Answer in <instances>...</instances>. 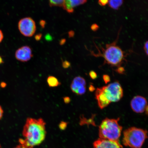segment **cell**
<instances>
[{"label":"cell","mask_w":148,"mask_h":148,"mask_svg":"<svg viewBox=\"0 0 148 148\" xmlns=\"http://www.w3.org/2000/svg\"><path fill=\"white\" fill-rule=\"evenodd\" d=\"M86 82L84 78L80 76L75 77L72 81L70 88L73 93L82 95L86 92Z\"/></svg>","instance_id":"obj_8"},{"label":"cell","mask_w":148,"mask_h":148,"mask_svg":"<svg viewBox=\"0 0 148 148\" xmlns=\"http://www.w3.org/2000/svg\"><path fill=\"white\" fill-rule=\"evenodd\" d=\"M148 41L146 42L145 44H144V50L145 51V53H146V55H148Z\"/></svg>","instance_id":"obj_23"},{"label":"cell","mask_w":148,"mask_h":148,"mask_svg":"<svg viewBox=\"0 0 148 148\" xmlns=\"http://www.w3.org/2000/svg\"><path fill=\"white\" fill-rule=\"evenodd\" d=\"M45 122L41 118H28L23 132L24 138L20 139V144L32 148L39 145L45 138Z\"/></svg>","instance_id":"obj_1"},{"label":"cell","mask_w":148,"mask_h":148,"mask_svg":"<svg viewBox=\"0 0 148 148\" xmlns=\"http://www.w3.org/2000/svg\"><path fill=\"white\" fill-rule=\"evenodd\" d=\"M2 84H1V86H2V87L4 88L6 86V84L5 83H3Z\"/></svg>","instance_id":"obj_30"},{"label":"cell","mask_w":148,"mask_h":148,"mask_svg":"<svg viewBox=\"0 0 148 148\" xmlns=\"http://www.w3.org/2000/svg\"><path fill=\"white\" fill-rule=\"evenodd\" d=\"M105 97L110 103L120 100L123 97V90L118 82L110 83L101 87Z\"/></svg>","instance_id":"obj_5"},{"label":"cell","mask_w":148,"mask_h":148,"mask_svg":"<svg viewBox=\"0 0 148 148\" xmlns=\"http://www.w3.org/2000/svg\"><path fill=\"white\" fill-rule=\"evenodd\" d=\"M131 106L135 112L142 113L148 109L147 99L142 96H136L131 100Z\"/></svg>","instance_id":"obj_7"},{"label":"cell","mask_w":148,"mask_h":148,"mask_svg":"<svg viewBox=\"0 0 148 148\" xmlns=\"http://www.w3.org/2000/svg\"><path fill=\"white\" fill-rule=\"evenodd\" d=\"M15 56L18 60L22 62H26L31 60L33 55L31 48L29 46H25L18 49Z\"/></svg>","instance_id":"obj_9"},{"label":"cell","mask_w":148,"mask_h":148,"mask_svg":"<svg viewBox=\"0 0 148 148\" xmlns=\"http://www.w3.org/2000/svg\"><path fill=\"white\" fill-rule=\"evenodd\" d=\"M123 0H108V5L111 8L117 10L123 4Z\"/></svg>","instance_id":"obj_14"},{"label":"cell","mask_w":148,"mask_h":148,"mask_svg":"<svg viewBox=\"0 0 148 148\" xmlns=\"http://www.w3.org/2000/svg\"><path fill=\"white\" fill-rule=\"evenodd\" d=\"M101 49V53H98L97 55L103 57L105 62L111 66L119 67L124 59L125 55L121 48L116 45V41L107 44L105 47H102Z\"/></svg>","instance_id":"obj_3"},{"label":"cell","mask_w":148,"mask_h":148,"mask_svg":"<svg viewBox=\"0 0 148 148\" xmlns=\"http://www.w3.org/2000/svg\"><path fill=\"white\" fill-rule=\"evenodd\" d=\"M117 119L105 118L102 121L99 127V138L112 141L119 142L123 127L119 125Z\"/></svg>","instance_id":"obj_2"},{"label":"cell","mask_w":148,"mask_h":148,"mask_svg":"<svg viewBox=\"0 0 148 148\" xmlns=\"http://www.w3.org/2000/svg\"><path fill=\"white\" fill-rule=\"evenodd\" d=\"M67 123L66 122L64 121H62L59 125V127L60 129L62 130H64L66 128L67 126Z\"/></svg>","instance_id":"obj_16"},{"label":"cell","mask_w":148,"mask_h":148,"mask_svg":"<svg viewBox=\"0 0 148 148\" xmlns=\"http://www.w3.org/2000/svg\"><path fill=\"white\" fill-rule=\"evenodd\" d=\"M3 110L0 111V120H1L3 117Z\"/></svg>","instance_id":"obj_28"},{"label":"cell","mask_w":148,"mask_h":148,"mask_svg":"<svg viewBox=\"0 0 148 148\" xmlns=\"http://www.w3.org/2000/svg\"><path fill=\"white\" fill-rule=\"evenodd\" d=\"M63 100L64 103H66V104H68L71 101V99H70V98L68 97H64L63 98Z\"/></svg>","instance_id":"obj_22"},{"label":"cell","mask_w":148,"mask_h":148,"mask_svg":"<svg viewBox=\"0 0 148 148\" xmlns=\"http://www.w3.org/2000/svg\"><path fill=\"white\" fill-rule=\"evenodd\" d=\"M64 0H49L51 7H62Z\"/></svg>","instance_id":"obj_15"},{"label":"cell","mask_w":148,"mask_h":148,"mask_svg":"<svg viewBox=\"0 0 148 148\" xmlns=\"http://www.w3.org/2000/svg\"><path fill=\"white\" fill-rule=\"evenodd\" d=\"M3 63V61L2 58L1 57H0V64H2Z\"/></svg>","instance_id":"obj_31"},{"label":"cell","mask_w":148,"mask_h":148,"mask_svg":"<svg viewBox=\"0 0 148 148\" xmlns=\"http://www.w3.org/2000/svg\"><path fill=\"white\" fill-rule=\"evenodd\" d=\"M147 137V131L146 130L130 127L124 131L123 143L126 147L141 148Z\"/></svg>","instance_id":"obj_4"},{"label":"cell","mask_w":148,"mask_h":148,"mask_svg":"<svg viewBox=\"0 0 148 148\" xmlns=\"http://www.w3.org/2000/svg\"><path fill=\"white\" fill-rule=\"evenodd\" d=\"M90 77L93 79H95L97 77V75L95 71H90L89 73Z\"/></svg>","instance_id":"obj_18"},{"label":"cell","mask_w":148,"mask_h":148,"mask_svg":"<svg viewBox=\"0 0 148 148\" xmlns=\"http://www.w3.org/2000/svg\"><path fill=\"white\" fill-rule=\"evenodd\" d=\"M89 89L90 90V91H92H92H93V90H94V89H95V88H94V86H90V87L89 88Z\"/></svg>","instance_id":"obj_29"},{"label":"cell","mask_w":148,"mask_h":148,"mask_svg":"<svg viewBox=\"0 0 148 148\" xmlns=\"http://www.w3.org/2000/svg\"><path fill=\"white\" fill-rule=\"evenodd\" d=\"M103 81L106 84L110 82V77L108 75H103Z\"/></svg>","instance_id":"obj_17"},{"label":"cell","mask_w":148,"mask_h":148,"mask_svg":"<svg viewBox=\"0 0 148 148\" xmlns=\"http://www.w3.org/2000/svg\"><path fill=\"white\" fill-rule=\"evenodd\" d=\"M3 38V33L0 29V43L2 41Z\"/></svg>","instance_id":"obj_25"},{"label":"cell","mask_w":148,"mask_h":148,"mask_svg":"<svg viewBox=\"0 0 148 148\" xmlns=\"http://www.w3.org/2000/svg\"><path fill=\"white\" fill-rule=\"evenodd\" d=\"M14 148H33L32 147H27V146L20 144V145H18Z\"/></svg>","instance_id":"obj_24"},{"label":"cell","mask_w":148,"mask_h":148,"mask_svg":"<svg viewBox=\"0 0 148 148\" xmlns=\"http://www.w3.org/2000/svg\"><path fill=\"white\" fill-rule=\"evenodd\" d=\"M3 110L1 105H0V111Z\"/></svg>","instance_id":"obj_32"},{"label":"cell","mask_w":148,"mask_h":148,"mask_svg":"<svg viewBox=\"0 0 148 148\" xmlns=\"http://www.w3.org/2000/svg\"><path fill=\"white\" fill-rule=\"evenodd\" d=\"M95 96L98 106L101 109L105 108L110 103L105 97L101 88H97L95 92Z\"/></svg>","instance_id":"obj_12"},{"label":"cell","mask_w":148,"mask_h":148,"mask_svg":"<svg viewBox=\"0 0 148 148\" xmlns=\"http://www.w3.org/2000/svg\"><path fill=\"white\" fill-rule=\"evenodd\" d=\"M87 0H64L62 7L69 13H72L74 9L79 5L84 4Z\"/></svg>","instance_id":"obj_11"},{"label":"cell","mask_w":148,"mask_h":148,"mask_svg":"<svg viewBox=\"0 0 148 148\" xmlns=\"http://www.w3.org/2000/svg\"><path fill=\"white\" fill-rule=\"evenodd\" d=\"M98 26L97 25H92L91 27V29L92 30H97V29L98 28Z\"/></svg>","instance_id":"obj_26"},{"label":"cell","mask_w":148,"mask_h":148,"mask_svg":"<svg viewBox=\"0 0 148 148\" xmlns=\"http://www.w3.org/2000/svg\"><path fill=\"white\" fill-rule=\"evenodd\" d=\"M94 148H122L119 142L99 138L93 143Z\"/></svg>","instance_id":"obj_10"},{"label":"cell","mask_w":148,"mask_h":148,"mask_svg":"<svg viewBox=\"0 0 148 148\" xmlns=\"http://www.w3.org/2000/svg\"><path fill=\"white\" fill-rule=\"evenodd\" d=\"M41 34H38V35H36V39L37 40H39L40 39V38H41Z\"/></svg>","instance_id":"obj_27"},{"label":"cell","mask_w":148,"mask_h":148,"mask_svg":"<svg viewBox=\"0 0 148 148\" xmlns=\"http://www.w3.org/2000/svg\"><path fill=\"white\" fill-rule=\"evenodd\" d=\"M116 71L118 73L120 74H123L124 73L125 70L123 67L119 66V67H118V69H116Z\"/></svg>","instance_id":"obj_21"},{"label":"cell","mask_w":148,"mask_h":148,"mask_svg":"<svg viewBox=\"0 0 148 148\" xmlns=\"http://www.w3.org/2000/svg\"><path fill=\"white\" fill-rule=\"evenodd\" d=\"M18 27L20 32L26 37L32 36L36 31V23L30 17H26L20 20L18 23Z\"/></svg>","instance_id":"obj_6"},{"label":"cell","mask_w":148,"mask_h":148,"mask_svg":"<svg viewBox=\"0 0 148 148\" xmlns=\"http://www.w3.org/2000/svg\"><path fill=\"white\" fill-rule=\"evenodd\" d=\"M47 83L50 87L54 88L61 85V83L56 77L53 76H49L47 78Z\"/></svg>","instance_id":"obj_13"},{"label":"cell","mask_w":148,"mask_h":148,"mask_svg":"<svg viewBox=\"0 0 148 148\" xmlns=\"http://www.w3.org/2000/svg\"><path fill=\"white\" fill-rule=\"evenodd\" d=\"M62 67L65 69H66L69 67L70 66V64L69 62L67 61H65L62 62Z\"/></svg>","instance_id":"obj_19"},{"label":"cell","mask_w":148,"mask_h":148,"mask_svg":"<svg viewBox=\"0 0 148 148\" xmlns=\"http://www.w3.org/2000/svg\"><path fill=\"white\" fill-rule=\"evenodd\" d=\"M108 3V0H99V4L101 6H105Z\"/></svg>","instance_id":"obj_20"}]
</instances>
